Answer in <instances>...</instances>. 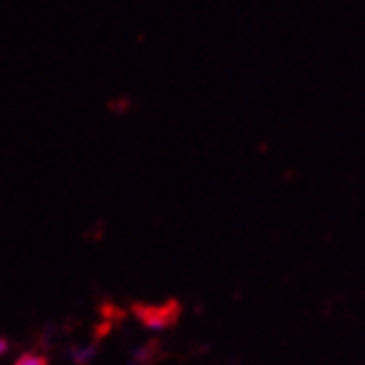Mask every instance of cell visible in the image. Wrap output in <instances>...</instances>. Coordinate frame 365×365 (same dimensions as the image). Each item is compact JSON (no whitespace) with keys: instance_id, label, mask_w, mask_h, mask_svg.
Segmentation results:
<instances>
[{"instance_id":"1","label":"cell","mask_w":365,"mask_h":365,"mask_svg":"<svg viewBox=\"0 0 365 365\" xmlns=\"http://www.w3.org/2000/svg\"><path fill=\"white\" fill-rule=\"evenodd\" d=\"M178 308L175 306H160V308H138V319H142V324L146 328H153V330H162L166 326H170L173 321L178 319Z\"/></svg>"},{"instance_id":"2","label":"cell","mask_w":365,"mask_h":365,"mask_svg":"<svg viewBox=\"0 0 365 365\" xmlns=\"http://www.w3.org/2000/svg\"><path fill=\"white\" fill-rule=\"evenodd\" d=\"M69 356H71V361H73L76 365H87V363H91V361L96 359V348H93V346L73 348V350L69 352Z\"/></svg>"},{"instance_id":"3","label":"cell","mask_w":365,"mask_h":365,"mask_svg":"<svg viewBox=\"0 0 365 365\" xmlns=\"http://www.w3.org/2000/svg\"><path fill=\"white\" fill-rule=\"evenodd\" d=\"M14 365H47V359L42 354H36V352H25L16 359Z\"/></svg>"},{"instance_id":"4","label":"cell","mask_w":365,"mask_h":365,"mask_svg":"<svg viewBox=\"0 0 365 365\" xmlns=\"http://www.w3.org/2000/svg\"><path fill=\"white\" fill-rule=\"evenodd\" d=\"M7 350H9V341H7V339H3V336H0V356H3V354H7Z\"/></svg>"}]
</instances>
